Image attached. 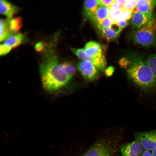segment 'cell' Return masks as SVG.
Here are the masks:
<instances>
[{"mask_svg": "<svg viewBox=\"0 0 156 156\" xmlns=\"http://www.w3.org/2000/svg\"><path fill=\"white\" fill-rule=\"evenodd\" d=\"M46 44L42 42H39L37 43L35 45V50L38 52H42L44 49Z\"/></svg>", "mask_w": 156, "mask_h": 156, "instance_id": "25", "label": "cell"}, {"mask_svg": "<svg viewBox=\"0 0 156 156\" xmlns=\"http://www.w3.org/2000/svg\"><path fill=\"white\" fill-rule=\"evenodd\" d=\"M144 150L140 143L135 140L123 144L120 148L121 156H140Z\"/></svg>", "mask_w": 156, "mask_h": 156, "instance_id": "7", "label": "cell"}, {"mask_svg": "<svg viewBox=\"0 0 156 156\" xmlns=\"http://www.w3.org/2000/svg\"><path fill=\"white\" fill-rule=\"evenodd\" d=\"M132 39L136 44L148 47L156 43V18H152L145 26L135 30L132 35Z\"/></svg>", "mask_w": 156, "mask_h": 156, "instance_id": "3", "label": "cell"}, {"mask_svg": "<svg viewBox=\"0 0 156 156\" xmlns=\"http://www.w3.org/2000/svg\"><path fill=\"white\" fill-rule=\"evenodd\" d=\"M71 50L79 58L82 60H86L87 56L85 54L84 49L72 48Z\"/></svg>", "mask_w": 156, "mask_h": 156, "instance_id": "21", "label": "cell"}, {"mask_svg": "<svg viewBox=\"0 0 156 156\" xmlns=\"http://www.w3.org/2000/svg\"><path fill=\"white\" fill-rule=\"evenodd\" d=\"M77 67L81 75L88 80H94L98 77V69L89 61H80L77 64Z\"/></svg>", "mask_w": 156, "mask_h": 156, "instance_id": "6", "label": "cell"}, {"mask_svg": "<svg viewBox=\"0 0 156 156\" xmlns=\"http://www.w3.org/2000/svg\"><path fill=\"white\" fill-rule=\"evenodd\" d=\"M135 140L139 142L144 150L152 151L156 146V129L134 133Z\"/></svg>", "mask_w": 156, "mask_h": 156, "instance_id": "5", "label": "cell"}, {"mask_svg": "<svg viewBox=\"0 0 156 156\" xmlns=\"http://www.w3.org/2000/svg\"><path fill=\"white\" fill-rule=\"evenodd\" d=\"M61 66L65 73L71 78L75 73L76 69L72 63L65 62L61 63Z\"/></svg>", "mask_w": 156, "mask_h": 156, "instance_id": "18", "label": "cell"}, {"mask_svg": "<svg viewBox=\"0 0 156 156\" xmlns=\"http://www.w3.org/2000/svg\"><path fill=\"white\" fill-rule=\"evenodd\" d=\"M10 48L4 45L1 44L0 46V55L3 56L6 55L11 50Z\"/></svg>", "mask_w": 156, "mask_h": 156, "instance_id": "24", "label": "cell"}, {"mask_svg": "<svg viewBox=\"0 0 156 156\" xmlns=\"http://www.w3.org/2000/svg\"><path fill=\"white\" fill-rule=\"evenodd\" d=\"M114 70V67L112 66L108 67L105 70V74L106 76L107 77L111 76L113 74Z\"/></svg>", "mask_w": 156, "mask_h": 156, "instance_id": "26", "label": "cell"}, {"mask_svg": "<svg viewBox=\"0 0 156 156\" xmlns=\"http://www.w3.org/2000/svg\"><path fill=\"white\" fill-rule=\"evenodd\" d=\"M116 148L112 141L101 140L96 141L80 156H113Z\"/></svg>", "mask_w": 156, "mask_h": 156, "instance_id": "4", "label": "cell"}, {"mask_svg": "<svg viewBox=\"0 0 156 156\" xmlns=\"http://www.w3.org/2000/svg\"><path fill=\"white\" fill-rule=\"evenodd\" d=\"M97 25L101 30L104 37L108 41L117 39L122 30L116 21L109 27H102L97 24Z\"/></svg>", "mask_w": 156, "mask_h": 156, "instance_id": "9", "label": "cell"}, {"mask_svg": "<svg viewBox=\"0 0 156 156\" xmlns=\"http://www.w3.org/2000/svg\"><path fill=\"white\" fill-rule=\"evenodd\" d=\"M140 156H153L150 151L144 150Z\"/></svg>", "mask_w": 156, "mask_h": 156, "instance_id": "28", "label": "cell"}, {"mask_svg": "<svg viewBox=\"0 0 156 156\" xmlns=\"http://www.w3.org/2000/svg\"><path fill=\"white\" fill-rule=\"evenodd\" d=\"M43 51V61L40 65L42 84L47 91H56L65 86L71 77L62 68L53 48L47 47Z\"/></svg>", "mask_w": 156, "mask_h": 156, "instance_id": "2", "label": "cell"}, {"mask_svg": "<svg viewBox=\"0 0 156 156\" xmlns=\"http://www.w3.org/2000/svg\"><path fill=\"white\" fill-rule=\"evenodd\" d=\"M156 4V1L152 0H137L136 8L133 13L140 12L152 14L153 8Z\"/></svg>", "mask_w": 156, "mask_h": 156, "instance_id": "12", "label": "cell"}, {"mask_svg": "<svg viewBox=\"0 0 156 156\" xmlns=\"http://www.w3.org/2000/svg\"><path fill=\"white\" fill-rule=\"evenodd\" d=\"M136 3L137 0H126L122 6V10L132 12L136 8Z\"/></svg>", "mask_w": 156, "mask_h": 156, "instance_id": "20", "label": "cell"}, {"mask_svg": "<svg viewBox=\"0 0 156 156\" xmlns=\"http://www.w3.org/2000/svg\"><path fill=\"white\" fill-rule=\"evenodd\" d=\"M145 62L156 78V53L148 56L145 60Z\"/></svg>", "mask_w": 156, "mask_h": 156, "instance_id": "17", "label": "cell"}, {"mask_svg": "<svg viewBox=\"0 0 156 156\" xmlns=\"http://www.w3.org/2000/svg\"><path fill=\"white\" fill-rule=\"evenodd\" d=\"M99 6V0L85 1L84 9L86 14L91 18Z\"/></svg>", "mask_w": 156, "mask_h": 156, "instance_id": "16", "label": "cell"}, {"mask_svg": "<svg viewBox=\"0 0 156 156\" xmlns=\"http://www.w3.org/2000/svg\"><path fill=\"white\" fill-rule=\"evenodd\" d=\"M25 38L23 34L18 33L7 38L3 44L12 49L21 44L24 41Z\"/></svg>", "mask_w": 156, "mask_h": 156, "instance_id": "14", "label": "cell"}, {"mask_svg": "<svg viewBox=\"0 0 156 156\" xmlns=\"http://www.w3.org/2000/svg\"><path fill=\"white\" fill-rule=\"evenodd\" d=\"M110 10L109 7L105 6H99L91 18L98 23L106 18L110 16Z\"/></svg>", "mask_w": 156, "mask_h": 156, "instance_id": "15", "label": "cell"}, {"mask_svg": "<svg viewBox=\"0 0 156 156\" xmlns=\"http://www.w3.org/2000/svg\"><path fill=\"white\" fill-rule=\"evenodd\" d=\"M118 63L125 71L129 80L137 88L145 92L156 89V78L141 56L129 53L120 58Z\"/></svg>", "mask_w": 156, "mask_h": 156, "instance_id": "1", "label": "cell"}, {"mask_svg": "<svg viewBox=\"0 0 156 156\" xmlns=\"http://www.w3.org/2000/svg\"><path fill=\"white\" fill-rule=\"evenodd\" d=\"M115 0H99V6H105L110 7L115 2Z\"/></svg>", "mask_w": 156, "mask_h": 156, "instance_id": "23", "label": "cell"}, {"mask_svg": "<svg viewBox=\"0 0 156 156\" xmlns=\"http://www.w3.org/2000/svg\"><path fill=\"white\" fill-rule=\"evenodd\" d=\"M0 10L1 14L8 18H12L18 11V8L7 1L1 0Z\"/></svg>", "mask_w": 156, "mask_h": 156, "instance_id": "13", "label": "cell"}, {"mask_svg": "<svg viewBox=\"0 0 156 156\" xmlns=\"http://www.w3.org/2000/svg\"><path fill=\"white\" fill-rule=\"evenodd\" d=\"M86 56L92 57H100L104 56L101 46L98 42L91 41L86 44L84 48Z\"/></svg>", "mask_w": 156, "mask_h": 156, "instance_id": "10", "label": "cell"}, {"mask_svg": "<svg viewBox=\"0 0 156 156\" xmlns=\"http://www.w3.org/2000/svg\"><path fill=\"white\" fill-rule=\"evenodd\" d=\"M119 26L122 29L127 26L128 24V20H124L116 22Z\"/></svg>", "mask_w": 156, "mask_h": 156, "instance_id": "27", "label": "cell"}, {"mask_svg": "<svg viewBox=\"0 0 156 156\" xmlns=\"http://www.w3.org/2000/svg\"><path fill=\"white\" fill-rule=\"evenodd\" d=\"M153 17L152 14L143 13L138 11L132 15L131 25L135 30L142 28L149 23Z\"/></svg>", "mask_w": 156, "mask_h": 156, "instance_id": "8", "label": "cell"}, {"mask_svg": "<svg viewBox=\"0 0 156 156\" xmlns=\"http://www.w3.org/2000/svg\"><path fill=\"white\" fill-rule=\"evenodd\" d=\"M115 21L113 18L110 16L97 24V25L103 27H109Z\"/></svg>", "mask_w": 156, "mask_h": 156, "instance_id": "22", "label": "cell"}, {"mask_svg": "<svg viewBox=\"0 0 156 156\" xmlns=\"http://www.w3.org/2000/svg\"><path fill=\"white\" fill-rule=\"evenodd\" d=\"M132 16V12L121 10L120 13L114 17L113 19L116 22L121 20H128L131 18Z\"/></svg>", "mask_w": 156, "mask_h": 156, "instance_id": "19", "label": "cell"}, {"mask_svg": "<svg viewBox=\"0 0 156 156\" xmlns=\"http://www.w3.org/2000/svg\"><path fill=\"white\" fill-rule=\"evenodd\" d=\"M5 24L6 30L12 36L17 32L22 27V19L21 17L7 18L5 19Z\"/></svg>", "mask_w": 156, "mask_h": 156, "instance_id": "11", "label": "cell"}, {"mask_svg": "<svg viewBox=\"0 0 156 156\" xmlns=\"http://www.w3.org/2000/svg\"><path fill=\"white\" fill-rule=\"evenodd\" d=\"M151 153L153 156H156V146L151 151Z\"/></svg>", "mask_w": 156, "mask_h": 156, "instance_id": "30", "label": "cell"}, {"mask_svg": "<svg viewBox=\"0 0 156 156\" xmlns=\"http://www.w3.org/2000/svg\"><path fill=\"white\" fill-rule=\"evenodd\" d=\"M126 0H115V1L122 6V5L126 2Z\"/></svg>", "mask_w": 156, "mask_h": 156, "instance_id": "29", "label": "cell"}]
</instances>
